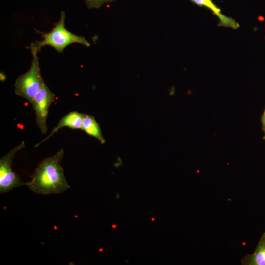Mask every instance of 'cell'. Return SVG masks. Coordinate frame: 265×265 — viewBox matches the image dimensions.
I'll list each match as a JSON object with an SVG mask.
<instances>
[{
  "mask_svg": "<svg viewBox=\"0 0 265 265\" xmlns=\"http://www.w3.org/2000/svg\"><path fill=\"white\" fill-rule=\"evenodd\" d=\"M64 154L62 148L53 156L44 159L26 185L34 193L42 195L60 194L69 189L70 186L60 164Z\"/></svg>",
  "mask_w": 265,
  "mask_h": 265,
  "instance_id": "obj_1",
  "label": "cell"
},
{
  "mask_svg": "<svg viewBox=\"0 0 265 265\" xmlns=\"http://www.w3.org/2000/svg\"><path fill=\"white\" fill-rule=\"evenodd\" d=\"M65 13L61 12L59 20L55 24L51 31L42 34L43 40L32 43L29 46L31 53H38L45 46L53 47L58 53H61L69 45L73 43L82 44L86 47L90 43L83 36L75 34L65 27Z\"/></svg>",
  "mask_w": 265,
  "mask_h": 265,
  "instance_id": "obj_2",
  "label": "cell"
},
{
  "mask_svg": "<svg viewBox=\"0 0 265 265\" xmlns=\"http://www.w3.org/2000/svg\"><path fill=\"white\" fill-rule=\"evenodd\" d=\"M31 53L33 59L29 69L19 76L14 84L15 94L30 103L45 84L41 75L37 53Z\"/></svg>",
  "mask_w": 265,
  "mask_h": 265,
  "instance_id": "obj_3",
  "label": "cell"
},
{
  "mask_svg": "<svg viewBox=\"0 0 265 265\" xmlns=\"http://www.w3.org/2000/svg\"><path fill=\"white\" fill-rule=\"evenodd\" d=\"M25 148V143L22 141L20 144L10 150L0 159V193L8 192L13 188L26 185L19 175L12 168L13 159L16 153Z\"/></svg>",
  "mask_w": 265,
  "mask_h": 265,
  "instance_id": "obj_4",
  "label": "cell"
},
{
  "mask_svg": "<svg viewBox=\"0 0 265 265\" xmlns=\"http://www.w3.org/2000/svg\"><path fill=\"white\" fill-rule=\"evenodd\" d=\"M54 100V94L45 84L31 103L35 112L36 124L42 134L48 130L47 119L49 107Z\"/></svg>",
  "mask_w": 265,
  "mask_h": 265,
  "instance_id": "obj_5",
  "label": "cell"
},
{
  "mask_svg": "<svg viewBox=\"0 0 265 265\" xmlns=\"http://www.w3.org/2000/svg\"><path fill=\"white\" fill-rule=\"evenodd\" d=\"M85 115L77 111L69 112L60 119L57 126L53 129L51 133L46 138L36 144L35 147H38L41 143L47 141L63 127H67L71 129L75 130L81 129Z\"/></svg>",
  "mask_w": 265,
  "mask_h": 265,
  "instance_id": "obj_6",
  "label": "cell"
},
{
  "mask_svg": "<svg viewBox=\"0 0 265 265\" xmlns=\"http://www.w3.org/2000/svg\"><path fill=\"white\" fill-rule=\"evenodd\" d=\"M190 0L199 6H203L210 10L214 15L217 17L219 21L218 24L219 26L231 27L233 29H237L239 27V24L234 19L221 13V9L212 0Z\"/></svg>",
  "mask_w": 265,
  "mask_h": 265,
  "instance_id": "obj_7",
  "label": "cell"
},
{
  "mask_svg": "<svg viewBox=\"0 0 265 265\" xmlns=\"http://www.w3.org/2000/svg\"><path fill=\"white\" fill-rule=\"evenodd\" d=\"M241 263L245 265H265V233L260 238L254 252L244 257Z\"/></svg>",
  "mask_w": 265,
  "mask_h": 265,
  "instance_id": "obj_8",
  "label": "cell"
},
{
  "mask_svg": "<svg viewBox=\"0 0 265 265\" xmlns=\"http://www.w3.org/2000/svg\"><path fill=\"white\" fill-rule=\"evenodd\" d=\"M81 130L87 134L97 138L102 144L105 143L106 141L102 135L100 125L93 116L85 115Z\"/></svg>",
  "mask_w": 265,
  "mask_h": 265,
  "instance_id": "obj_9",
  "label": "cell"
},
{
  "mask_svg": "<svg viewBox=\"0 0 265 265\" xmlns=\"http://www.w3.org/2000/svg\"><path fill=\"white\" fill-rule=\"evenodd\" d=\"M88 8H99L103 4L112 2L115 0H84Z\"/></svg>",
  "mask_w": 265,
  "mask_h": 265,
  "instance_id": "obj_10",
  "label": "cell"
},
{
  "mask_svg": "<svg viewBox=\"0 0 265 265\" xmlns=\"http://www.w3.org/2000/svg\"><path fill=\"white\" fill-rule=\"evenodd\" d=\"M262 126H263V129L264 131L265 130V109L264 110V113L262 117Z\"/></svg>",
  "mask_w": 265,
  "mask_h": 265,
  "instance_id": "obj_11",
  "label": "cell"
},
{
  "mask_svg": "<svg viewBox=\"0 0 265 265\" xmlns=\"http://www.w3.org/2000/svg\"><path fill=\"white\" fill-rule=\"evenodd\" d=\"M264 131H265V135L264 136V139L265 140V130Z\"/></svg>",
  "mask_w": 265,
  "mask_h": 265,
  "instance_id": "obj_12",
  "label": "cell"
},
{
  "mask_svg": "<svg viewBox=\"0 0 265 265\" xmlns=\"http://www.w3.org/2000/svg\"><path fill=\"white\" fill-rule=\"evenodd\" d=\"M154 220H155L154 218H152V221H154Z\"/></svg>",
  "mask_w": 265,
  "mask_h": 265,
  "instance_id": "obj_13",
  "label": "cell"
}]
</instances>
